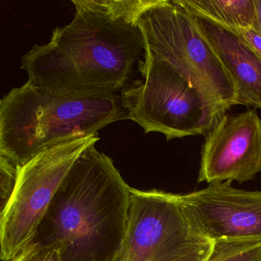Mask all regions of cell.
Segmentation results:
<instances>
[{
	"mask_svg": "<svg viewBox=\"0 0 261 261\" xmlns=\"http://www.w3.org/2000/svg\"><path fill=\"white\" fill-rule=\"evenodd\" d=\"M72 21L22 56L28 82L58 97L121 94L135 79L144 42L139 19L153 0H72Z\"/></svg>",
	"mask_w": 261,
	"mask_h": 261,
	"instance_id": "cell-1",
	"label": "cell"
},
{
	"mask_svg": "<svg viewBox=\"0 0 261 261\" xmlns=\"http://www.w3.org/2000/svg\"><path fill=\"white\" fill-rule=\"evenodd\" d=\"M130 188L112 159L91 145L64 178L32 242L57 247L62 261H115L127 231Z\"/></svg>",
	"mask_w": 261,
	"mask_h": 261,
	"instance_id": "cell-2",
	"label": "cell"
},
{
	"mask_svg": "<svg viewBox=\"0 0 261 261\" xmlns=\"http://www.w3.org/2000/svg\"><path fill=\"white\" fill-rule=\"evenodd\" d=\"M128 119L121 94L58 97L27 82L0 101V155L23 166L48 148Z\"/></svg>",
	"mask_w": 261,
	"mask_h": 261,
	"instance_id": "cell-3",
	"label": "cell"
},
{
	"mask_svg": "<svg viewBox=\"0 0 261 261\" xmlns=\"http://www.w3.org/2000/svg\"><path fill=\"white\" fill-rule=\"evenodd\" d=\"M139 27L144 54L175 67L220 113L240 105L230 74L189 12L172 0H153L140 16Z\"/></svg>",
	"mask_w": 261,
	"mask_h": 261,
	"instance_id": "cell-4",
	"label": "cell"
},
{
	"mask_svg": "<svg viewBox=\"0 0 261 261\" xmlns=\"http://www.w3.org/2000/svg\"><path fill=\"white\" fill-rule=\"evenodd\" d=\"M138 71L142 79H136L121 96L129 120L145 134L160 133L167 141L204 135L224 114L169 62L143 54Z\"/></svg>",
	"mask_w": 261,
	"mask_h": 261,
	"instance_id": "cell-5",
	"label": "cell"
},
{
	"mask_svg": "<svg viewBox=\"0 0 261 261\" xmlns=\"http://www.w3.org/2000/svg\"><path fill=\"white\" fill-rule=\"evenodd\" d=\"M212 247L191 224L178 194L130 188L127 231L115 261H205Z\"/></svg>",
	"mask_w": 261,
	"mask_h": 261,
	"instance_id": "cell-6",
	"label": "cell"
},
{
	"mask_svg": "<svg viewBox=\"0 0 261 261\" xmlns=\"http://www.w3.org/2000/svg\"><path fill=\"white\" fill-rule=\"evenodd\" d=\"M100 140L98 134L48 148L19 166L14 193L0 215L1 259L8 260L33 241L53 198L81 154Z\"/></svg>",
	"mask_w": 261,
	"mask_h": 261,
	"instance_id": "cell-7",
	"label": "cell"
},
{
	"mask_svg": "<svg viewBox=\"0 0 261 261\" xmlns=\"http://www.w3.org/2000/svg\"><path fill=\"white\" fill-rule=\"evenodd\" d=\"M204 136L198 182L242 183L261 172V119L254 108L225 113Z\"/></svg>",
	"mask_w": 261,
	"mask_h": 261,
	"instance_id": "cell-8",
	"label": "cell"
},
{
	"mask_svg": "<svg viewBox=\"0 0 261 261\" xmlns=\"http://www.w3.org/2000/svg\"><path fill=\"white\" fill-rule=\"evenodd\" d=\"M226 181L179 195L193 227L218 241L261 242V191L241 190Z\"/></svg>",
	"mask_w": 261,
	"mask_h": 261,
	"instance_id": "cell-9",
	"label": "cell"
},
{
	"mask_svg": "<svg viewBox=\"0 0 261 261\" xmlns=\"http://www.w3.org/2000/svg\"><path fill=\"white\" fill-rule=\"evenodd\" d=\"M197 27L233 80L240 105L261 109V57L236 32L201 16Z\"/></svg>",
	"mask_w": 261,
	"mask_h": 261,
	"instance_id": "cell-10",
	"label": "cell"
},
{
	"mask_svg": "<svg viewBox=\"0 0 261 261\" xmlns=\"http://www.w3.org/2000/svg\"><path fill=\"white\" fill-rule=\"evenodd\" d=\"M194 16L217 22L230 30L256 28L254 0H172Z\"/></svg>",
	"mask_w": 261,
	"mask_h": 261,
	"instance_id": "cell-11",
	"label": "cell"
},
{
	"mask_svg": "<svg viewBox=\"0 0 261 261\" xmlns=\"http://www.w3.org/2000/svg\"><path fill=\"white\" fill-rule=\"evenodd\" d=\"M205 261H261V242L215 241Z\"/></svg>",
	"mask_w": 261,
	"mask_h": 261,
	"instance_id": "cell-12",
	"label": "cell"
},
{
	"mask_svg": "<svg viewBox=\"0 0 261 261\" xmlns=\"http://www.w3.org/2000/svg\"><path fill=\"white\" fill-rule=\"evenodd\" d=\"M19 172V166L0 155V213L4 212L14 193Z\"/></svg>",
	"mask_w": 261,
	"mask_h": 261,
	"instance_id": "cell-13",
	"label": "cell"
},
{
	"mask_svg": "<svg viewBox=\"0 0 261 261\" xmlns=\"http://www.w3.org/2000/svg\"><path fill=\"white\" fill-rule=\"evenodd\" d=\"M5 261H62L57 247L49 244L30 243L11 259Z\"/></svg>",
	"mask_w": 261,
	"mask_h": 261,
	"instance_id": "cell-14",
	"label": "cell"
},
{
	"mask_svg": "<svg viewBox=\"0 0 261 261\" xmlns=\"http://www.w3.org/2000/svg\"><path fill=\"white\" fill-rule=\"evenodd\" d=\"M233 31L238 33L261 57V35L254 28L238 29Z\"/></svg>",
	"mask_w": 261,
	"mask_h": 261,
	"instance_id": "cell-15",
	"label": "cell"
},
{
	"mask_svg": "<svg viewBox=\"0 0 261 261\" xmlns=\"http://www.w3.org/2000/svg\"><path fill=\"white\" fill-rule=\"evenodd\" d=\"M256 10V24L255 30L261 35V0H254Z\"/></svg>",
	"mask_w": 261,
	"mask_h": 261,
	"instance_id": "cell-16",
	"label": "cell"
}]
</instances>
